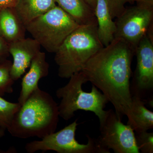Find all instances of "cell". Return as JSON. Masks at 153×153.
<instances>
[{
  "instance_id": "5",
  "label": "cell",
  "mask_w": 153,
  "mask_h": 153,
  "mask_svg": "<svg viewBox=\"0 0 153 153\" xmlns=\"http://www.w3.org/2000/svg\"><path fill=\"white\" fill-rule=\"evenodd\" d=\"M79 25L56 5L26 26V30L46 51L55 53L66 38Z\"/></svg>"
},
{
  "instance_id": "2",
  "label": "cell",
  "mask_w": 153,
  "mask_h": 153,
  "mask_svg": "<svg viewBox=\"0 0 153 153\" xmlns=\"http://www.w3.org/2000/svg\"><path fill=\"white\" fill-rule=\"evenodd\" d=\"M58 104L53 97L39 88L21 105L8 131L20 139H42L56 131L59 119Z\"/></svg>"
},
{
  "instance_id": "20",
  "label": "cell",
  "mask_w": 153,
  "mask_h": 153,
  "mask_svg": "<svg viewBox=\"0 0 153 153\" xmlns=\"http://www.w3.org/2000/svg\"><path fill=\"white\" fill-rule=\"evenodd\" d=\"M112 19L117 18L125 10L127 3H133L134 0H106Z\"/></svg>"
},
{
  "instance_id": "23",
  "label": "cell",
  "mask_w": 153,
  "mask_h": 153,
  "mask_svg": "<svg viewBox=\"0 0 153 153\" xmlns=\"http://www.w3.org/2000/svg\"><path fill=\"white\" fill-rule=\"evenodd\" d=\"M137 5L153 8V0H134Z\"/></svg>"
},
{
  "instance_id": "25",
  "label": "cell",
  "mask_w": 153,
  "mask_h": 153,
  "mask_svg": "<svg viewBox=\"0 0 153 153\" xmlns=\"http://www.w3.org/2000/svg\"><path fill=\"white\" fill-rule=\"evenodd\" d=\"M6 129L0 128V138L2 137L5 135Z\"/></svg>"
},
{
  "instance_id": "12",
  "label": "cell",
  "mask_w": 153,
  "mask_h": 153,
  "mask_svg": "<svg viewBox=\"0 0 153 153\" xmlns=\"http://www.w3.org/2000/svg\"><path fill=\"white\" fill-rule=\"evenodd\" d=\"M26 27L14 8L0 10V36L8 44L25 38Z\"/></svg>"
},
{
  "instance_id": "19",
  "label": "cell",
  "mask_w": 153,
  "mask_h": 153,
  "mask_svg": "<svg viewBox=\"0 0 153 153\" xmlns=\"http://www.w3.org/2000/svg\"><path fill=\"white\" fill-rule=\"evenodd\" d=\"M136 142L140 152L153 153V133L148 131L135 133Z\"/></svg>"
},
{
  "instance_id": "4",
  "label": "cell",
  "mask_w": 153,
  "mask_h": 153,
  "mask_svg": "<svg viewBox=\"0 0 153 153\" xmlns=\"http://www.w3.org/2000/svg\"><path fill=\"white\" fill-rule=\"evenodd\" d=\"M69 79L66 85L56 91V96L61 99L58 105L59 116L68 121L76 111L83 110L94 113L101 121L106 114L104 108L109 102L105 96L94 85L90 92L83 90L82 85L88 82L82 71L73 74Z\"/></svg>"
},
{
  "instance_id": "21",
  "label": "cell",
  "mask_w": 153,
  "mask_h": 153,
  "mask_svg": "<svg viewBox=\"0 0 153 153\" xmlns=\"http://www.w3.org/2000/svg\"><path fill=\"white\" fill-rule=\"evenodd\" d=\"M10 55L9 44L0 36V63L7 60Z\"/></svg>"
},
{
  "instance_id": "13",
  "label": "cell",
  "mask_w": 153,
  "mask_h": 153,
  "mask_svg": "<svg viewBox=\"0 0 153 153\" xmlns=\"http://www.w3.org/2000/svg\"><path fill=\"white\" fill-rule=\"evenodd\" d=\"M146 102L135 96H132L131 105L126 114L127 124L135 133L153 128V112L146 107Z\"/></svg>"
},
{
  "instance_id": "14",
  "label": "cell",
  "mask_w": 153,
  "mask_h": 153,
  "mask_svg": "<svg viewBox=\"0 0 153 153\" xmlns=\"http://www.w3.org/2000/svg\"><path fill=\"white\" fill-rule=\"evenodd\" d=\"M94 15L99 38L103 47H106L114 39L116 30L115 22L113 21L106 0H97Z\"/></svg>"
},
{
  "instance_id": "10",
  "label": "cell",
  "mask_w": 153,
  "mask_h": 153,
  "mask_svg": "<svg viewBox=\"0 0 153 153\" xmlns=\"http://www.w3.org/2000/svg\"><path fill=\"white\" fill-rule=\"evenodd\" d=\"M41 45L34 38H24L9 44L13 57L10 74L14 81L20 79L30 67L34 57L41 51Z\"/></svg>"
},
{
  "instance_id": "18",
  "label": "cell",
  "mask_w": 153,
  "mask_h": 153,
  "mask_svg": "<svg viewBox=\"0 0 153 153\" xmlns=\"http://www.w3.org/2000/svg\"><path fill=\"white\" fill-rule=\"evenodd\" d=\"M12 64V62L8 59L0 63V96L13 91V86L15 81L11 76Z\"/></svg>"
},
{
  "instance_id": "6",
  "label": "cell",
  "mask_w": 153,
  "mask_h": 153,
  "mask_svg": "<svg viewBox=\"0 0 153 153\" xmlns=\"http://www.w3.org/2000/svg\"><path fill=\"white\" fill-rule=\"evenodd\" d=\"M79 123L77 120L57 132L26 144L25 149L28 153L39 151H53L58 153H105L99 145L97 139L86 135L88 143H79L75 139V133Z\"/></svg>"
},
{
  "instance_id": "15",
  "label": "cell",
  "mask_w": 153,
  "mask_h": 153,
  "mask_svg": "<svg viewBox=\"0 0 153 153\" xmlns=\"http://www.w3.org/2000/svg\"><path fill=\"white\" fill-rule=\"evenodd\" d=\"M56 5L54 0H17L14 9L26 27Z\"/></svg>"
},
{
  "instance_id": "9",
  "label": "cell",
  "mask_w": 153,
  "mask_h": 153,
  "mask_svg": "<svg viewBox=\"0 0 153 153\" xmlns=\"http://www.w3.org/2000/svg\"><path fill=\"white\" fill-rule=\"evenodd\" d=\"M153 8L137 5L126 8L116 18L115 38L122 39L135 51L152 25Z\"/></svg>"
},
{
  "instance_id": "24",
  "label": "cell",
  "mask_w": 153,
  "mask_h": 153,
  "mask_svg": "<svg viewBox=\"0 0 153 153\" xmlns=\"http://www.w3.org/2000/svg\"><path fill=\"white\" fill-rule=\"evenodd\" d=\"M94 12L97 0H83Z\"/></svg>"
},
{
  "instance_id": "22",
  "label": "cell",
  "mask_w": 153,
  "mask_h": 153,
  "mask_svg": "<svg viewBox=\"0 0 153 153\" xmlns=\"http://www.w3.org/2000/svg\"><path fill=\"white\" fill-rule=\"evenodd\" d=\"M17 0H0V10L6 8H14Z\"/></svg>"
},
{
  "instance_id": "7",
  "label": "cell",
  "mask_w": 153,
  "mask_h": 153,
  "mask_svg": "<svg viewBox=\"0 0 153 153\" xmlns=\"http://www.w3.org/2000/svg\"><path fill=\"white\" fill-rule=\"evenodd\" d=\"M114 110L106 111L100 122V135L97 138L99 145L110 153H140L136 142L134 131L128 125L124 124Z\"/></svg>"
},
{
  "instance_id": "17",
  "label": "cell",
  "mask_w": 153,
  "mask_h": 153,
  "mask_svg": "<svg viewBox=\"0 0 153 153\" xmlns=\"http://www.w3.org/2000/svg\"><path fill=\"white\" fill-rule=\"evenodd\" d=\"M21 105L19 102H10L0 96V128H9Z\"/></svg>"
},
{
  "instance_id": "16",
  "label": "cell",
  "mask_w": 153,
  "mask_h": 153,
  "mask_svg": "<svg viewBox=\"0 0 153 153\" xmlns=\"http://www.w3.org/2000/svg\"><path fill=\"white\" fill-rule=\"evenodd\" d=\"M58 7L73 18L79 25L97 21L94 11L83 0H54Z\"/></svg>"
},
{
  "instance_id": "1",
  "label": "cell",
  "mask_w": 153,
  "mask_h": 153,
  "mask_svg": "<svg viewBox=\"0 0 153 153\" xmlns=\"http://www.w3.org/2000/svg\"><path fill=\"white\" fill-rule=\"evenodd\" d=\"M135 51L122 39L115 38L85 63L82 71L92 85L104 94L122 119L131 105L130 79Z\"/></svg>"
},
{
  "instance_id": "3",
  "label": "cell",
  "mask_w": 153,
  "mask_h": 153,
  "mask_svg": "<svg viewBox=\"0 0 153 153\" xmlns=\"http://www.w3.org/2000/svg\"><path fill=\"white\" fill-rule=\"evenodd\" d=\"M103 47L99 38L97 21L79 25L55 53L58 76L68 79L82 71L88 60Z\"/></svg>"
},
{
  "instance_id": "11",
  "label": "cell",
  "mask_w": 153,
  "mask_h": 153,
  "mask_svg": "<svg viewBox=\"0 0 153 153\" xmlns=\"http://www.w3.org/2000/svg\"><path fill=\"white\" fill-rule=\"evenodd\" d=\"M49 68L46 54L40 51L32 60L29 71L22 78L21 92L18 99L19 103L23 104L30 94L39 88V81L48 75Z\"/></svg>"
},
{
  "instance_id": "8",
  "label": "cell",
  "mask_w": 153,
  "mask_h": 153,
  "mask_svg": "<svg viewBox=\"0 0 153 153\" xmlns=\"http://www.w3.org/2000/svg\"><path fill=\"white\" fill-rule=\"evenodd\" d=\"M153 37L147 33L136 49V67L130 82L132 96L138 97L151 105L153 100Z\"/></svg>"
}]
</instances>
